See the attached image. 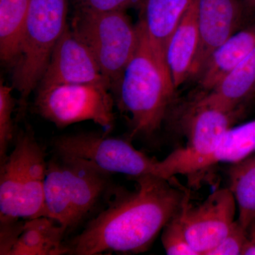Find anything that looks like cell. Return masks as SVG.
<instances>
[{
  "mask_svg": "<svg viewBox=\"0 0 255 255\" xmlns=\"http://www.w3.org/2000/svg\"><path fill=\"white\" fill-rule=\"evenodd\" d=\"M14 143L12 151L0 162V218L45 216L46 148L30 128L18 131Z\"/></svg>",
  "mask_w": 255,
  "mask_h": 255,
  "instance_id": "277c9868",
  "label": "cell"
},
{
  "mask_svg": "<svg viewBox=\"0 0 255 255\" xmlns=\"http://www.w3.org/2000/svg\"><path fill=\"white\" fill-rule=\"evenodd\" d=\"M95 83L109 87L95 56L68 25L57 42L38 87L61 84Z\"/></svg>",
  "mask_w": 255,
  "mask_h": 255,
  "instance_id": "8fae6325",
  "label": "cell"
},
{
  "mask_svg": "<svg viewBox=\"0 0 255 255\" xmlns=\"http://www.w3.org/2000/svg\"><path fill=\"white\" fill-rule=\"evenodd\" d=\"M31 0H0V58L12 67L17 58Z\"/></svg>",
  "mask_w": 255,
  "mask_h": 255,
  "instance_id": "ac0fdd59",
  "label": "cell"
},
{
  "mask_svg": "<svg viewBox=\"0 0 255 255\" xmlns=\"http://www.w3.org/2000/svg\"><path fill=\"white\" fill-rule=\"evenodd\" d=\"M113 95L102 84H61L36 88V113L58 128L92 121L110 133L115 125Z\"/></svg>",
  "mask_w": 255,
  "mask_h": 255,
  "instance_id": "ba28073f",
  "label": "cell"
},
{
  "mask_svg": "<svg viewBox=\"0 0 255 255\" xmlns=\"http://www.w3.org/2000/svg\"><path fill=\"white\" fill-rule=\"evenodd\" d=\"M128 137L107 132H82L60 135L51 142L53 153L90 162L111 174L129 178L154 174L157 159L148 157L132 145Z\"/></svg>",
  "mask_w": 255,
  "mask_h": 255,
  "instance_id": "9c48e42d",
  "label": "cell"
},
{
  "mask_svg": "<svg viewBox=\"0 0 255 255\" xmlns=\"http://www.w3.org/2000/svg\"><path fill=\"white\" fill-rule=\"evenodd\" d=\"M137 24V49L112 92L115 105L128 115L130 129L126 137L132 141L150 140L160 130L175 90L167 63L152 48L140 23Z\"/></svg>",
  "mask_w": 255,
  "mask_h": 255,
  "instance_id": "7a4b0ae2",
  "label": "cell"
},
{
  "mask_svg": "<svg viewBox=\"0 0 255 255\" xmlns=\"http://www.w3.org/2000/svg\"><path fill=\"white\" fill-rule=\"evenodd\" d=\"M231 164L229 189L237 204V221L248 231L255 222V153Z\"/></svg>",
  "mask_w": 255,
  "mask_h": 255,
  "instance_id": "d6986e66",
  "label": "cell"
},
{
  "mask_svg": "<svg viewBox=\"0 0 255 255\" xmlns=\"http://www.w3.org/2000/svg\"><path fill=\"white\" fill-rule=\"evenodd\" d=\"M255 94V48L211 91L196 99L221 110H243Z\"/></svg>",
  "mask_w": 255,
  "mask_h": 255,
  "instance_id": "9a60e30c",
  "label": "cell"
},
{
  "mask_svg": "<svg viewBox=\"0 0 255 255\" xmlns=\"http://www.w3.org/2000/svg\"><path fill=\"white\" fill-rule=\"evenodd\" d=\"M255 48V24L230 37L209 57L199 75V87L204 94L212 90L227 74Z\"/></svg>",
  "mask_w": 255,
  "mask_h": 255,
  "instance_id": "2e32d148",
  "label": "cell"
},
{
  "mask_svg": "<svg viewBox=\"0 0 255 255\" xmlns=\"http://www.w3.org/2000/svg\"><path fill=\"white\" fill-rule=\"evenodd\" d=\"M179 213L162 229L161 241L164 251L169 255H199L187 241Z\"/></svg>",
  "mask_w": 255,
  "mask_h": 255,
  "instance_id": "7402d4cb",
  "label": "cell"
},
{
  "mask_svg": "<svg viewBox=\"0 0 255 255\" xmlns=\"http://www.w3.org/2000/svg\"><path fill=\"white\" fill-rule=\"evenodd\" d=\"M248 237V231L242 227L236 220L227 236L206 255H241Z\"/></svg>",
  "mask_w": 255,
  "mask_h": 255,
  "instance_id": "cb8c5ba5",
  "label": "cell"
},
{
  "mask_svg": "<svg viewBox=\"0 0 255 255\" xmlns=\"http://www.w3.org/2000/svg\"><path fill=\"white\" fill-rule=\"evenodd\" d=\"M255 153V119L231 127L204 164L203 174L219 163L234 164Z\"/></svg>",
  "mask_w": 255,
  "mask_h": 255,
  "instance_id": "ffe728a7",
  "label": "cell"
},
{
  "mask_svg": "<svg viewBox=\"0 0 255 255\" xmlns=\"http://www.w3.org/2000/svg\"><path fill=\"white\" fill-rule=\"evenodd\" d=\"M144 0H73L75 10L111 12L126 11L130 8L141 7Z\"/></svg>",
  "mask_w": 255,
  "mask_h": 255,
  "instance_id": "603a6c76",
  "label": "cell"
},
{
  "mask_svg": "<svg viewBox=\"0 0 255 255\" xmlns=\"http://www.w3.org/2000/svg\"><path fill=\"white\" fill-rule=\"evenodd\" d=\"M246 14H255V0H242Z\"/></svg>",
  "mask_w": 255,
  "mask_h": 255,
  "instance_id": "4316f807",
  "label": "cell"
},
{
  "mask_svg": "<svg viewBox=\"0 0 255 255\" xmlns=\"http://www.w3.org/2000/svg\"><path fill=\"white\" fill-rule=\"evenodd\" d=\"M241 112L223 110L194 101L183 123L187 143L162 160H157L154 175L170 179L179 174L196 181V178L202 177L206 161Z\"/></svg>",
  "mask_w": 255,
  "mask_h": 255,
  "instance_id": "52a82bcc",
  "label": "cell"
},
{
  "mask_svg": "<svg viewBox=\"0 0 255 255\" xmlns=\"http://www.w3.org/2000/svg\"><path fill=\"white\" fill-rule=\"evenodd\" d=\"M132 180L137 184L135 191L119 187L105 209L65 242L68 255L144 253L189 196L173 178L149 174Z\"/></svg>",
  "mask_w": 255,
  "mask_h": 255,
  "instance_id": "6da1fadb",
  "label": "cell"
},
{
  "mask_svg": "<svg viewBox=\"0 0 255 255\" xmlns=\"http://www.w3.org/2000/svg\"><path fill=\"white\" fill-rule=\"evenodd\" d=\"M13 89L2 81L0 82V162L6 158L8 148L16 135L12 119L16 105L12 96Z\"/></svg>",
  "mask_w": 255,
  "mask_h": 255,
  "instance_id": "44dd1931",
  "label": "cell"
},
{
  "mask_svg": "<svg viewBox=\"0 0 255 255\" xmlns=\"http://www.w3.org/2000/svg\"><path fill=\"white\" fill-rule=\"evenodd\" d=\"M248 238L255 242V222L250 226L248 230Z\"/></svg>",
  "mask_w": 255,
  "mask_h": 255,
  "instance_id": "83f0119b",
  "label": "cell"
},
{
  "mask_svg": "<svg viewBox=\"0 0 255 255\" xmlns=\"http://www.w3.org/2000/svg\"><path fill=\"white\" fill-rule=\"evenodd\" d=\"M199 45L195 0L172 33L166 50V63L175 89L191 78V68Z\"/></svg>",
  "mask_w": 255,
  "mask_h": 255,
  "instance_id": "4fadbf2b",
  "label": "cell"
},
{
  "mask_svg": "<svg viewBox=\"0 0 255 255\" xmlns=\"http://www.w3.org/2000/svg\"><path fill=\"white\" fill-rule=\"evenodd\" d=\"M74 33L91 50L113 92L137 48L140 32L126 11L111 12L75 10Z\"/></svg>",
  "mask_w": 255,
  "mask_h": 255,
  "instance_id": "8992f818",
  "label": "cell"
},
{
  "mask_svg": "<svg viewBox=\"0 0 255 255\" xmlns=\"http://www.w3.org/2000/svg\"><path fill=\"white\" fill-rule=\"evenodd\" d=\"M195 4L199 45L191 77L200 75L211 55L238 31L246 15L242 0H195Z\"/></svg>",
  "mask_w": 255,
  "mask_h": 255,
  "instance_id": "7c38bea8",
  "label": "cell"
},
{
  "mask_svg": "<svg viewBox=\"0 0 255 255\" xmlns=\"http://www.w3.org/2000/svg\"><path fill=\"white\" fill-rule=\"evenodd\" d=\"M112 174L82 159L53 154L45 181V216L67 233L97 216L119 187Z\"/></svg>",
  "mask_w": 255,
  "mask_h": 255,
  "instance_id": "3957f363",
  "label": "cell"
},
{
  "mask_svg": "<svg viewBox=\"0 0 255 255\" xmlns=\"http://www.w3.org/2000/svg\"><path fill=\"white\" fill-rule=\"evenodd\" d=\"M241 255H255V242L252 241V240L248 237V239H247L246 243H245L244 246H243Z\"/></svg>",
  "mask_w": 255,
  "mask_h": 255,
  "instance_id": "484cf974",
  "label": "cell"
},
{
  "mask_svg": "<svg viewBox=\"0 0 255 255\" xmlns=\"http://www.w3.org/2000/svg\"><path fill=\"white\" fill-rule=\"evenodd\" d=\"M69 0H31L17 58L12 68V87L19 94L18 119L28 97L36 90L57 42L68 26Z\"/></svg>",
  "mask_w": 255,
  "mask_h": 255,
  "instance_id": "5b68a950",
  "label": "cell"
},
{
  "mask_svg": "<svg viewBox=\"0 0 255 255\" xmlns=\"http://www.w3.org/2000/svg\"><path fill=\"white\" fill-rule=\"evenodd\" d=\"M24 221L11 218H0V255H9L23 231Z\"/></svg>",
  "mask_w": 255,
  "mask_h": 255,
  "instance_id": "d4e9b609",
  "label": "cell"
},
{
  "mask_svg": "<svg viewBox=\"0 0 255 255\" xmlns=\"http://www.w3.org/2000/svg\"><path fill=\"white\" fill-rule=\"evenodd\" d=\"M190 2L191 0H144L140 7L138 22L152 48L165 61L169 39Z\"/></svg>",
  "mask_w": 255,
  "mask_h": 255,
  "instance_id": "5bb4252c",
  "label": "cell"
},
{
  "mask_svg": "<svg viewBox=\"0 0 255 255\" xmlns=\"http://www.w3.org/2000/svg\"><path fill=\"white\" fill-rule=\"evenodd\" d=\"M66 234L63 226L46 216L26 220L9 255H68Z\"/></svg>",
  "mask_w": 255,
  "mask_h": 255,
  "instance_id": "e0dca14e",
  "label": "cell"
},
{
  "mask_svg": "<svg viewBox=\"0 0 255 255\" xmlns=\"http://www.w3.org/2000/svg\"><path fill=\"white\" fill-rule=\"evenodd\" d=\"M189 201V196L179 211V219L193 249L199 255H206L231 231L237 220V204L229 188L214 191L197 206Z\"/></svg>",
  "mask_w": 255,
  "mask_h": 255,
  "instance_id": "30bf717a",
  "label": "cell"
}]
</instances>
